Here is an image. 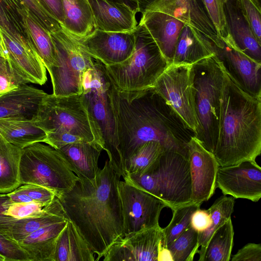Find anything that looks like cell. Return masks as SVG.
Wrapping results in <instances>:
<instances>
[{
  "label": "cell",
  "mask_w": 261,
  "mask_h": 261,
  "mask_svg": "<svg viewBox=\"0 0 261 261\" xmlns=\"http://www.w3.org/2000/svg\"><path fill=\"white\" fill-rule=\"evenodd\" d=\"M0 261H5V258L0 254Z\"/></svg>",
  "instance_id": "53"
},
{
  "label": "cell",
  "mask_w": 261,
  "mask_h": 261,
  "mask_svg": "<svg viewBox=\"0 0 261 261\" xmlns=\"http://www.w3.org/2000/svg\"><path fill=\"white\" fill-rule=\"evenodd\" d=\"M162 239L159 244L158 261H173L170 251L163 244Z\"/></svg>",
  "instance_id": "49"
},
{
  "label": "cell",
  "mask_w": 261,
  "mask_h": 261,
  "mask_svg": "<svg viewBox=\"0 0 261 261\" xmlns=\"http://www.w3.org/2000/svg\"><path fill=\"white\" fill-rule=\"evenodd\" d=\"M221 40L214 51L227 74L244 91L261 97V63L241 51L230 35Z\"/></svg>",
  "instance_id": "13"
},
{
  "label": "cell",
  "mask_w": 261,
  "mask_h": 261,
  "mask_svg": "<svg viewBox=\"0 0 261 261\" xmlns=\"http://www.w3.org/2000/svg\"><path fill=\"white\" fill-rule=\"evenodd\" d=\"M193 67L195 108L199 124L195 136L207 150L214 153L225 70L215 54L195 63Z\"/></svg>",
  "instance_id": "7"
},
{
  "label": "cell",
  "mask_w": 261,
  "mask_h": 261,
  "mask_svg": "<svg viewBox=\"0 0 261 261\" xmlns=\"http://www.w3.org/2000/svg\"><path fill=\"white\" fill-rule=\"evenodd\" d=\"M231 261H261V244L249 243L234 254Z\"/></svg>",
  "instance_id": "45"
},
{
  "label": "cell",
  "mask_w": 261,
  "mask_h": 261,
  "mask_svg": "<svg viewBox=\"0 0 261 261\" xmlns=\"http://www.w3.org/2000/svg\"><path fill=\"white\" fill-rule=\"evenodd\" d=\"M7 195L13 202H29L33 201L29 196L18 188L7 193Z\"/></svg>",
  "instance_id": "48"
},
{
  "label": "cell",
  "mask_w": 261,
  "mask_h": 261,
  "mask_svg": "<svg viewBox=\"0 0 261 261\" xmlns=\"http://www.w3.org/2000/svg\"><path fill=\"white\" fill-rule=\"evenodd\" d=\"M24 15L33 47L48 70L53 64L55 58V48L50 34L42 27L26 9Z\"/></svg>",
  "instance_id": "34"
},
{
  "label": "cell",
  "mask_w": 261,
  "mask_h": 261,
  "mask_svg": "<svg viewBox=\"0 0 261 261\" xmlns=\"http://www.w3.org/2000/svg\"><path fill=\"white\" fill-rule=\"evenodd\" d=\"M46 135L45 143L57 149L70 144L87 142L80 136L66 132H54L46 133Z\"/></svg>",
  "instance_id": "43"
},
{
  "label": "cell",
  "mask_w": 261,
  "mask_h": 261,
  "mask_svg": "<svg viewBox=\"0 0 261 261\" xmlns=\"http://www.w3.org/2000/svg\"><path fill=\"white\" fill-rule=\"evenodd\" d=\"M201 204L190 202L172 210V218L165 228H163V244L167 246L182 234L191 225L193 213L200 208Z\"/></svg>",
  "instance_id": "35"
},
{
  "label": "cell",
  "mask_w": 261,
  "mask_h": 261,
  "mask_svg": "<svg viewBox=\"0 0 261 261\" xmlns=\"http://www.w3.org/2000/svg\"><path fill=\"white\" fill-rule=\"evenodd\" d=\"M214 54L213 48L195 39L186 27L179 36L171 64L193 65Z\"/></svg>",
  "instance_id": "30"
},
{
  "label": "cell",
  "mask_w": 261,
  "mask_h": 261,
  "mask_svg": "<svg viewBox=\"0 0 261 261\" xmlns=\"http://www.w3.org/2000/svg\"><path fill=\"white\" fill-rule=\"evenodd\" d=\"M118 189L123 217L124 236L160 225L161 211L167 207L164 202L125 180L119 181Z\"/></svg>",
  "instance_id": "12"
},
{
  "label": "cell",
  "mask_w": 261,
  "mask_h": 261,
  "mask_svg": "<svg viewBox=\"0 0 261 261\" xmlns=\"http://www.w3.org/2000/svg\"><path fill=\"white\" fill-rule=\"evenodd\" d=\"M123 178L156 196L172 210L192 202L188 158L177 152L165 151L145 173Z\"/></svg>",
  "instance_id": "5"
},
{
  "label": "cell",
  "mask_w": 261,
  "mask_h": 261,
  "mask_svg": "<svg viewBox=\"0 0 261 261\" xmlns=\"http://www.w3.org/2000/svg\"><path fill=\"white\" fill-rule=\"evenodd\" d=\"M125 5L138 12V0H107Z\"/></svg>",
  "instance_id": "51"
},
{
  "label": "cell",
  "mask_w": 261,
  "mask_h": 261,
  "mask_svg": "<svg viewBox=\"0 0 261 261\" xmlns=\"http://www.w3.org/2000/svg\"><path fill=\"white\" fill-rule=\"evenodd\" d=\"M192 184V202L202 204L214 195L219 165L213 153L195 136L187 143Z\"/></svg>",
  "instance_id": "14"
},
{
  "label": "cell",
  "mask_w": 261,
  "mask_h": 261,
  "mask_svg": "<svg viewBox=\"0 0 261 261\" xmlns=\"http://www.w3.org/2000/svg\"><path fill=\"white\" fill-rule=\"evenodd\" d=\"M0 57L6 60L8 59V51L4 41L3 35L0 28Z\"/></svg>",
  "instance_id": "52"
},
{
  "label": "cell",
  "mask_w": 261,
  "mask_h": 261,
  "mask_svg": "<svg viewBox=\"0 0 261 261\" xmlns=\"http://www.w3.org/2000/svg\"><path fill=\"white\" fill-rule=\"evenodd\" d=\"M68 220L63 211L39 217L15 219L9 217L0 222V228L18 242L39 228Z\"/></svg>",
  "instance_id": "29"
},
{
  "label": "cell",
  "mask_w": 261,
  "mask_h": 261,
  "mask_svg": "<svg viewBox=\"0 0 261 261\" xmlns=\"http://www.w3.org/2000/svg\"><path fill=\"white\" fill-rule=\"evenodd\" d=\"M19 85L10 69L7 61L0 57V95L13 90Z\"/></svg>",
  "instance_id": "44"
},
{
  "label": "cell",
  "mask_w": 261,
  "mask_h": 261,
  "mask_svg": "<svg viewBox=\"0 0 261 261\" xmlns=\"http://www.w3.org/2000/svg\"><path fill=\"white\" fill-rule=\"evenodd\" d=\"M50 34L55 58L47 71L51 81L53 94L56 96L82 94L84 73L93 65L94 58L76 39L62 28Z\"/></svg>",
  "instance_id": "10"
},
{
  "label": "cell",
  "mask_w": 261,
  "mask_h": 261,
  "mask_svg": "<svg viewBox=\"0 0 261 261\" xmlns=\"http://www.w3.org/2000/svg\"><path fill=\"white\" fill-rule=\"evenodd\" d=\"M112 98L123 168L138 147L151 141L188 158L187 143L195 134L152 88L124 92L112 82Z\"/></svg>",
  "instance_id": "1"
},
{
  "label": "cell",
  "mask_w": 261,
  "mask_h": 261,
  "mask_svg": "<svg viewBox=\"0 0 261 261\" xmlns=\"http://www.w3.org/2000/svg\"><path fill=\"white\" fill-rule=\"evenodd\" d=\"M64 20L62 28L75 39H82L95 29L88 0H62Z\"/></svg>",
  "instance_id": "25"
},
{
  "label": "cell",
  "mask_w": 261,
  "mask_h": 261,
  "mask_svg": "<svg viewBox=\"0 0 261 261\" xmlns=\"http://www.w3.org/2000/svg\"><path fill=\"white\" fill-rule=\"evenodd\" d=\"M134 30L110 32L95 29L88 36L77 40L92 58L105 66L113 65L126 60L134 52L135 46Z\"/></svg>",
  "instance_id": "16"
},
{
  "label": "cell",
  "mask_w": 261,
  "mask_h": 261,
  "mask_svg": "<svg viewBox=\"0 0 261 261\" xmlns=\"http://www.w3.org/2000/svg\"><path fill=\"white\" fill-rule=\"evenodd\" d=\"M212 222L210 213L207 210H196L192 214L191 219V226L198 232L207 229Z\"/></svg>",
  "instance_id": "46"
},
{
  "label": "cell",
  "mask_w": 261,
  "mask_h": 261,
  "mask_svg": "<svg viewBox=\"0 0 261 261\" xmlns=\"http://www.w3.org/2000/svg\"><path fill=\"white\" fill-rule=\"evenodd\" d=\"M164 236L160 225L123 236L103 255V261H158Z\"/></svg>",
  "instance_id": "17"
},
{
  "label": "cell",
  "mask_w": 261,
  "mask_h": 261,
  "mask_svg": "<svg viewBox=\"0 0 261 261\" xmlns=\"http://www.w3.org/2000/svg\"><path fill=\"white\" fill-rule=\"evenodd\" d=\"M0 134L10 143L23 149L37 142L45 143L46 135L32 119L24 117L0 118Z\"/></svg>",
  "instance_id": "24"
},
{
  "label": "cell",
  "mask_w": 261,
  "mask_h": 261,
  "mask_svg": "<svg viewBox=\"0 0 261 261\" xmlns=\"http://www.w3.org/2000/svg\"><path fill=\"white\" fill-rule=\"evenodd\" d=\"M18 188L29 196L33 201L45 205L50 204L56 197L53 191L36 185L24 184Z\"/></svg>",
  "instance_id": "42"
},
{
  "label": "cell",
  "mask_w": 261,
  "mask_h": 261,
  "mask_svg": "<svg viewBox=\"0 0 261 261\" xmlns=\"http://www.w3.org/2000/svg\"><path fill=\"white\" fill-rule=\"evenodd\" d=\"M165 151L164 147L158 141L143 143L125 162L123 177L126 175H139L145 173Z\"/></svg>",
  "instance_id": "33"
},
{
  "label": "cell",
  "mask_w": 261,
  "mask_h": 261,
  "mask_svg": "<svg viewBox=\"0 0 261 261\" xmlns=\"http://www.w3.org/2000/svg\"><path fill=\"white\" fill-rule=\"evenodd\" d=\"M216 188L224 195L257 202L261 198V168L256 161L219 166Z\"/></svg>",
  "instance_id": "15"
},
{
  "label": "cell",
  "mask_w": 261,
  "mask_h": 261,
  "mask_svg": "<svg viewBox=\"0 0 261 261\" xmlns=\"http://www.w3.org/2000/svg\"><path fill=\"white\" fill-rule=\"evenodd\" d=\"M120 177L107 160L94 180L79 178L71 189L57 197L67 219L96 254L95 260L124 236Z\"/></svg>",
  "instance_id": "2"
},
{
  "label": "cell",
  "mask_w": 261,
  "mask_h": 261,
  "mask_svg": "<svg viewBox=\"0 0 261 261\" xmlns=\"http://www.w3.org/2000/svg\"><path fill=\"white\" fill-rule=\"evenodd\" d=\"M78 179L59 149L42 142L22 149L19 166L21 185L46 188L58 197L71 189Z\"/></svg>",
  "instance_id": "8"
},
{
  "label": "cell",
  "mask_w": 261,
  "mask_h": 261,
  "mask_svg": "<svg viewBox=\"0 0 261 261\" xmlns=\"http://www.w3.org/2000/svg\"><path fill=\"white\" fill-rule=\"evenodd\" d=\"M193 76V65L170 64L152 88L195 136L199 124L195 108Z\"/></svg>",
  "instance_id": "11"
},
{
  "label": "cell",
  "mask_w": 261,
  "mask_h": 261,
  "mask_svg": "<svg viewBox=\"0 0 261 261\" xmlns=\"http://www.w3.org/2000/svg\"><path fill=\"white\" fill-rule=\"evenodd\" d=\"M210 18L220 38L228 36L224 0H203Z\"/></svg>",
  "instance_id": "39"
},
{
  "label": "cell",
  "mask_w": 261,
  "mask_h": 261,
  "mask_svg": "<svg viewBox=\"0 0 261 261\" xmlns=\"http://www.w3.org/2000/svg\"><path fill=\"white\" fill-rule=\"evenodd\" d=\"M234 198L232 196L224 195L218 198L207 209L211 218V224L205 230L198 232L199 261H202L205 250L214 232L228 219L233 212Z\"/></svg>",
  "instance_id": "32"
},
{
  "label": "cell",
  "mask_w": 261,
  "mask_h": 261,
  "mask_svg": "<svg viewBox=\"0 0 261 261\" xmlns=\"http://www.w3.org/2000/svg\"><path fill=\"white\" fill-rule=\"evenodd\" d=\"M94 254L75 226L68 220L58 239L54 261H95Z\"/></svg>",
  "instance_id": "26"
},
{
  "label": "cell",
  "mask_w": 261,
  "mask_h": 261,
  "mask_svg": "<svg viewBox=\"0 0 261 261\" xmlns=\"http://www.w3.org/2000/svg\"><path fill=\"white\" fill-rule=\"evenodd\" d=\"M135 46L124 62L105 66L115 88L129 92L152 88L169 65L145 27L138 23L134 30Z\"/></svg>",
  "instance_id": "6"
},
{
  "label": "cell",
  "mask_w": 261,
  "mask_h": 261,
  "mask_svg": "<svg viewBox=\"0 0 261 261\" xmlns=\"http://www.w3.org/2000/svg\"><path fill=\"white\" fill-rule=\"evenodd\" d=\"M224 9L230 36L237 47L252 59L261 63L260 44L244 16L229 1L224 4Z\"/></svg>",
  "instance_id": "23"
},
{
  "label": "cell",
  "mask_w": 261,
  "mask_h": 261,
  "mask_svg": "<svg viewBox=\"0 0 261 261\" xmlns=\"http://www.w3.org/2000/svg\"><path fill=\"white\" fill-rule=\"evenodd\" d=\"M32 120L45 134L69 133L82 137L87 142L94 141L100 145L82 94L66 96L47 94Z\"/></svg>",
  "instance_id": "9"
},
{
  "label": "cell",
  "mask_w": 261,
  "mask_h": 261,
  "mask_svg": "<svg viewBox=\"0 0 261 261\" xmlns=\"http://www.w3.org/2000/svg\"><path fill=\"white\" fill-rule=\"evenodd\" d=\"M142 14L140 23L145 27L169 64H171L184 23L173 17L165 19L158 11L146 12Z\"/></svg>",
  "instance_id": "19"
},
{
  "label": "cell",
  "mask_w": 261,
  "mask_h": 261,
  "mask_svg": "<svg viewBox=\"0 0 261 261\" xmlns=\"http://www.w3.org/2000/svg\"><path fill=\"white\" fill-rule=\"evenodd\" d=\"M96 29L106 32L133 31L138 24L137 13L127 6L107 0H88Z\"/></svg>",
  "instance_id": "18"
},
{
  "label": "cell",
  "mask_w": 261,
  "mask_h": 261,
  "mask_svg": "<svg viewBox=\"0 0 261 261\" xmlns=\"http://www.w3.org/2000/svg\"><path fill=\"white\" fill-rule=\"evenodd\" d=\"M243 16L251 28L257 41L261 44L260 10L253 0H238Z\"/></svg>",
  "instance_id": "41"
},
{
  "label": "cell",
  "mask_w": 261,
  "mask_h": 261,
  "mask_svg": "<svg viewBox=\"0 0 261 261\" xmlns=\"http://www.w3.org/2000/svg\"><path fill=\"white\" fill-rule=\"evenodd\" d=\"M0 254L5 261H30L29 255L18 242L0 228Z\"/></svg>",
  "instance_id": "40"
},
{
  "label": "cell",
  "mask_w": 261,
  "mask_h": 261,
  "mask_svg": "<svg viewBox=\"0 0 261 261\" xmlns=\"http://www.w3.org/2000/svg\"><path fill=\"white\" fill-rule=\"evenodd\" d=\"M68 220L41 227L18 242L30 261H54L58 239Z\"/></svg>",
  "instance_id": "22"
},
{
  "label": "cell",
  "mask_w": 261,
  "mask_h": 261,
  "mask_svg": "<svg viewBox=\"0 0 261 261\" xmlns=\"http://www.w3.org/2000/svg\"><path fill=\"white\" fill-rule=\"evenodd\" d=\"M12 202L7 194L0 193V222L9 217L4 215V213L8 204Z\"/></svg>",
  "instance_id": "50"
},
{
  "label": "cell",
  "mask_w": 261,
  "mask_h": 261,
  "mask_svg": "<svg viewBox=\"0 0 261 261\" xmlns=\"http://www.w3.org/2000/svg\"><path fill=\"white\" fill-rule=\"evenodd\" d=\"M82 97L96 129L100 146L116 172L125 173L118 149L115 115L112 102V82L105 65L94 59L93 64L84 73Z\"/></svg>",
  "instance_id": "4"
},
{
  "label": "cell",
  "mask_w": 261,
  "mask_h": 261,
  "mask_svg": "<svg viewBox=\"0 0 261 261\" xmlns=\"http://www.w3.org/2000/svg\"><path fill=\"white\" fill-rule=\"evenodd\" d=\"M22 149L10 143L0 134V193L12 192L21 185L19 166Z\"/></svg>",
  "instance_id": "28"
},
{
  "label": "cell",
  "mask_w": 261,
  "mask_h": 261,
  "mask_svg": "<svg viewBox=\"0 0 261 261\" xmlns=\"http://www.w3.org/2000/svg\"><path fill=\"white\" fill-rule=\"evenodd\" d=\"M59 150L79 178L92 180L96 178L100 170L98 162L102 148L99 144L83 142L67 145Z\"/></svg>",
  "instance_id": "21"
},
{
  "label": "cell",
  "mask_w": 261,
  "mask_h": 261,
  "mask_svg": "<svg viewBox=\"0 0 261 261\" xmlns=\"http://www.w3.org/2000/svg\"><path fill=\"white\" fill-rule=\"evenodd\" d=\"M167 248L171 252L173 261H192L199 248L198 232L190 225Z\"/></svg>",
  "instance_id": "37"
},
{
  "label": "cell",
  "mask_w": 261,
  "mask_h": 261,
  "mask_svg": "<svg viewBox=\"0 0 261 261\" xmlns=\"http://www.w3.org/2000/svg\"><path fill=\"white\" fill-rule=\"evenodd\" d=\"M30 15L49 33L62 28L60 23L41 5L38 0H21Z\"/></svg>",
  "instance_id": "38"
},
{
  "label": "cell",
  "mask_w": 261,
  "mask_h": 261,
  "mask_svg": "<svg viewBox=\"0 0 261 261\" xmlns=\"http://www.w3.org/2000/svg\"><path fill=\"white\" fill-rule=\"evenodd\" d=\"M234 230L231 218L212 234L206 245L202 261H229L233 245Z\"/></svg>",
  "instance_id": "31"
},
{
  "label": "cell",
  "mask_w": 261,
  "mask_h": 261,
  "mask_svg": "<svg viewBox=\"0 0 261 261\" xmlns=\"http://www.w3.org/2000/svg\"><path fill=\"white\" fill-rule=\"evenodd\" d=\"M25 9L21 0H0V28L18 43L33 47L25 25Z\"/></svg>",
  "instance_id": "27"
},
{
  "label": "cell",
  "mask_w": 261,
  "mask_h": 261,
  "mask_svg": "<svg viewBox=\"0 0 261 261\" xmlns=\"http://www.w3.org/2000/svg\"><path fill=\"white\" fill-rule=\"evenodd\" d=\"M42 7L62 25L64 14L62 0H38Z\"/></svg>",
  "instance_id": "47"
},
{
  "label": "cell",
  "mask_w": 261,
  "mask_h": 261,
  "mask_svg": "<svg viewBox=\"0 0 261 261\" xmlns=\"http://www.w3.org/2000/svg\"><path fill=\"white\" fill-rule=\"evenodd\" d=\"M215 157L219 166L256 161L261 153V97L241 88L225 71Z\"/></svg>",
  "instance_id": "3"
},
{
  "label": "cell",
  "mask_w": 261,
  "mask_h": 261,
  "mask_svg": "<svg viewBox=\"0 0 261 261\" xmlns=\"http://www.w3.org/2000/svg\"><path fill=\"white\" fill-rule=\"evenodd\" d=\"M63 211L61 204L56 197L49 205L32 201L29 202H11L7 206L4 215L20 219L39 217L47 214Z\"/></svg>",
  "instance_id": "36"
},
{
  "label": "cell",
  "mask_w": 261,
  "mask_h": 261,
  "mask_svg": "<svg viewBox=\"0 0 261 261\" xmlns=\"http://www.w3.org/2000/svg\"><path fill=\"white\" fill-rule=\"evenodd\" d=\"M229 0H224V2L225 3V4Z\"/></svg>",
  "instance_id": "54"
},
{
  "label": "cell",
  "mask_w": 261,
  "mask_h": 261,
  "mask_svg": "<svg viewBox=\"0 0 261 261\" xmlns=\"http://www.w3.org/2000/svg\"><path fill=\"white\" fill-rule=\"evenodd\" d=\"M46 94L43 90L27 84L19 85L0 95V118L24 117L32 119Z\"/></svg>",
  "instance_id": "20"
}]
</instances>
